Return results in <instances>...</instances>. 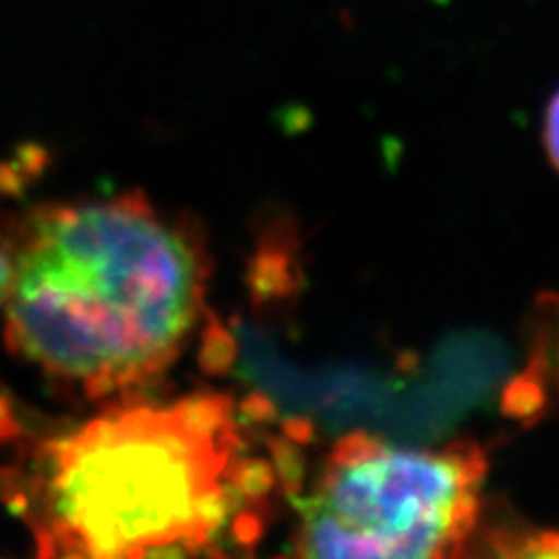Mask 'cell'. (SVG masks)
Listing matches in <instances>:
<instances>
[{
    "label": "cell",
    "instance_id": "obj_1",
    "mask_svg": "<svg viewBox=\"0 0 559 559\" xmlns=\"http://www.w3.org/2000/svg\"><path fill=\"white\" fill-rule=\"evenodd\" d=\"M205 299V266L178 224L135 197L47 210L16 252L10 345L98 399L138 388L180 355Z\"/></svg>",
    "mask_w": 559,
    "mask_h": 559
},
{
    "label": "cell",
    "instance_id": "obj_2",
    "mask_svg": "<svg viewBox=\"0 0 559 559\" xmlns=\"http://www.w3.org/2000/svg\"><path fill=\"white\" fill-rule=\"evenodd\" d=\"M273 485L245 457L229 399L112 408L45 454L35 536L59 557L217 555Z\"/></svg>",
    "mask_w": 559,
    "mask_h": 559
},
{
    "label": "cell",
    "instance_id": "obj_3",
    "mask_svg": "<svg viewBox=\"0 0 559 559\" xmlns=\"http://www.w3.org/2000/svg\"><path fill=\"white\" fill-rule=\"evenodd\" d=\"M485 452L396 448L371 433L341 439L301 503L294 550L304 557H450L476 527Z\"/></svg>",
    "mask_w": 559,
    "mask_h": 559
},
{
    "label": "cell",
    "instance_id": "obj_4",
    "mask_svg": "<svg viewBox=\"0 0 559 559\" xmlns=\"http://www.w3.org/2000/svg\"><path fill=\"white\" fill-rule=\"evenodd\" d=\"M540 406H544V392H540L538 380H534L530 376L515 378L503 394L506 413L513 417H520V419L536 415Z\"/></svg>",
    "mask_w": 559,
    "mask_h": 559
},
{
    "label": "cell",
    "instance_id": "obj_5",
    "mask_svg": "<svg viewBox=\"0 0 559 559\" xmlns=\"http://www.w3.org/2000/svg\"><path fill=\"white\" fill-rule=\"evenodd\" d=\"M544 145L550 164L559 173V92L552 96L544 119Z\"/></svg>",
    "mask_w": 559,
    "mask_h": 559
},
{
    "label": "cell",
    "instance_id": "obj_6",
    "mask_svg": "<svg viewBox=\"0 0 559 559\" xmlns=\"http://www.w3.org/2000/svg\"><path fill=\"white\" fill-rule=\"evenodd\" d=\"M10 283H12V252L5 248V242H0V308L5 306Z\"/></svg>",
    "mask_w": 559,
    "mask_h": 559
}]
</instances>
